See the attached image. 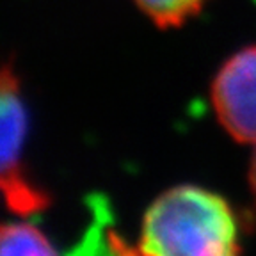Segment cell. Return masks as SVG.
I'll return each mask as SVG.
<instances>
[{"label": "cell", "instance_id": "cell-1", "mask_svg": "<svg viewBox=\"0 0 256 256\" xmlns=\"http://www.w3.org/2000/svg\"><path fill=\"white\" fill-rule=\"evenodd\" d=\"M139 252L158 256H232L240 252V222L232 204L198 185L162 192L144 214Z\"/></svg>", "mask_w": 256, "mask_h": 256}, {"label": "cell", "instance_id": "cell-2", "mask_svg": "<svg viewBox=\"0 0 256 256\" xmlns=\"http://www.w3.org/2000/svg\"><path fill=\"white\" fill-rule=\"evenodd\" d=\"M27 110L22 102L20 80L11 64L0 66V194L11 212L32 216L50 204L44 188L27 174L24 144Z\"/></svg>", "mask_w": 256, "mask_h": 256}, {"label": "cell", "instance_id": "cell-3", "mask_svg": "<svg viewBox=\"0 0 256 256\" xmlns=\"http://www.w3.org/2000/svg\"><path fill=\"white\" fill-rule=\"evenodd\" d=\"M212 105L233 139L256 144V44L224 60L212 82Z\"/></svg>", "mask_w": 256, "mask_h": 256}, {"label": "cell", "instance_id": "cell-4", "mask_svg": "<svg viewBox=\"0 0 256 256\" xmlns=\"http://www.w3.org/2000/svg\"><path fill=\"white\" fill-rule=\"evenodd\" d=\"M0 254H56L41 230L28 222L0 224Z\"/></svg>", "mask_w": 256, "mask_h": 256}, {"label": "cell", "instance_id": "cell-5", "mask_svg": "<svg viewBox=\"0 0 256 256\" xmlns=\"http://www.w3.org/2000/svg\"><path fill=\"white\" fill-rule=\"evenodd\" d=\"M160 28H176L203 11L208 0H134Z\"/></svg>", "mask_w": 256, "mask_h": 256}, {"label": "cell", "instance_id": "cell-6", "mask_svg": "<svg viewBox=\"0 0 256 256\" xmlns=\"http://www.w3.org/2000/svg\"><path fill=\"white\" fill-rule=\"evenodd\" d=\"M249 185H251V190L256 200V150H254V153H252L251 164H249Z\"/></svg>", "mask_w": 256, "mask_h": 256}]
</instances>
